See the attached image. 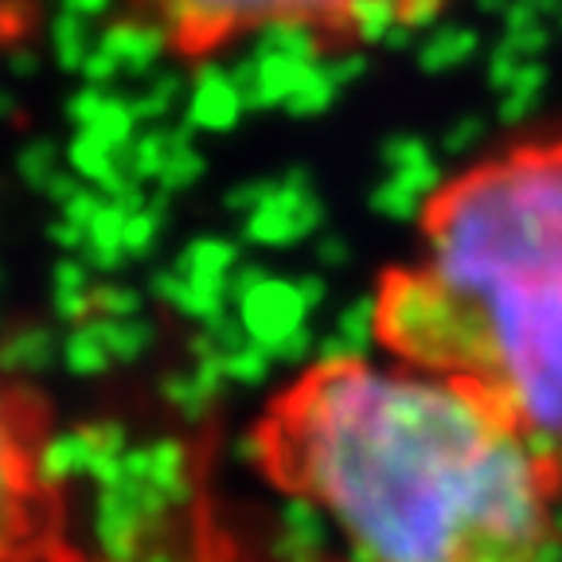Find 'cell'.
I'll use <instances>...</instances> for the list:
<instances>
[{"label": "cell", "instance_id": "cell-1", "mask_svg": "<svg viewBox=\"0 0 562 562\" xmlns=\"http://www.w3.org/2000/svg\"><path fill=\"white\" fill-rule=\"evenodd\" d=\"M258 453L351 562H551L559 547L562 469L457 379L321 363L270 411Z\"/></svg>", "mask_w": 562, "mask_h": 562}, {"label": "cell", "instance_id": "cell-2", "mask_svg": "<svg viewBox=\"0 0 562 562\" xmlns=\"http://www.w3.org/2000/svg\"><path fill=\"white\" fill-rule=\"evenodd\" d=\"M418 215L422 262L383 278L375 336L476 386L562 469V137L465 168Z\"/></svg>", "mask_w": 562, "mask_h": 562}, {"label": "cell", "instance_id": "cell-3", "mask_svg": "<svg viewBox=\"0 0 562 562\" xmlns=\"http://www.w3.org/2000/svg\"><path fill=\"white\" fill-rule=\"evenodd\" d=\"M140 24L180 52H211L238 32L305 27L321 40L371 44L430 24L446 0H130Z\"/></svg>", "mask_w": 562, "mask_h": 562}, {"label": "cell", "instance_id": "cell-4", "mask_svg": "<svg viewBox=\"0 0 562 562\" xmlns=\"http://www.w3.org/2000/svg\"><path fill=\"white\" fill-rule=\"evenodd\" d=\"M52 551V496L40 481V441L24 403L0 391V562Z\"/></svg>", "mask_w": 562, "mask_h": 562}, {"label": "cell", "instance_id": "cell-5", "mask_svg": "<svg viewBox=\"0 0 562 562\" xmlns=\"http://www.w3.org/2000/svg\"><path fill=\"white\" fill-rule=\"evenodd\" d=\"M325 293V285H297V281L273 278V273L250 270L235 281V301L243 313V333L246 340L262 348L266 356H281L305 333V313L316 297Z\"/></svg>", "mask_w": 562, "mask_h": 562}, {"label": "cell", "instance_id": "cell-6", "mask_svg": "<svg viewBox=\"0 0 562 562\" xmlns=\"http://www.w3.org/2000/svg\"><path fill=\"white\" fill-rule=\"evenodd\" d=\"M243 200L250 203V211H246V235L262 246H290L321 223V203L308 192L305 180L278 188L255 184V192L246 188Z\"/></svg>", "mask_w": 562, "mask_h": 562}, {"label": "cell", "instance_id": "cell-7", "mask_svg": "<svg viewBox=\"0 0 562 562\" xmlns=\"http://www.w3.org/2000/svg\"><path fill=\"white\" fill-rule=\"evenodd\" d=\"M243 94H238L235 79L220 67H203L192 82V110L188 122L200 130H231L243 114Z\"/></svg>", "mask_w": 562, "mask_h": 562}, {"label": "cell", "instance_id": "cell-8", "mask_svg": "<svg viewBox=\"0 0 562 562\" xmlns=\"http://www.w3.org/2000/svg\"><path fill=\"white\" fill-rule=\"evenodd\" d=\"M110 360H114V356H110V348H105V340H102V333H98L94 321L70 336V344H67L70 371H79V375H98Z\"/></svg>", "mask_w": 562, "mask_h": 562}]
</instances>
